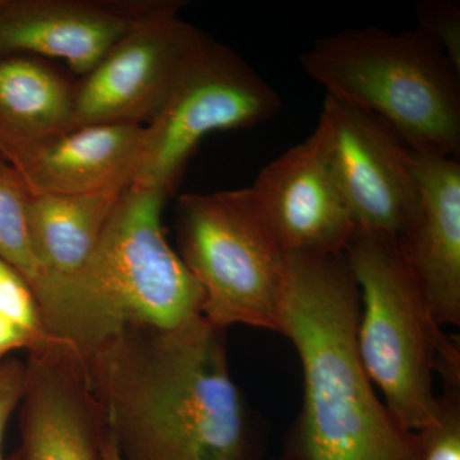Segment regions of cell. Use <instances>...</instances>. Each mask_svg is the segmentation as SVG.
I'll return each instance as SVG.
<instances>
[{
  "label": "cell",
  "mask_w": 460,
  "mask_h": 460,
  "mask_svg": "<svg viewBox=\"0 0 460 460\" xmlns=\"http://www.w3.org/2000/svg\"><path fill=\"white\" fill-rule=\"evenodd\" d=\"M226 332L202 314L126 326L81 358L119 460L260 459Z\"/></svg>",
  "instance_id": "1"
},
{
  "label": "cell",
  "mask_w": 460,
  "mask_h": 460,
  "mask_svg": "<svg viewBox=\"0 0 460 460\" xmlns=\"http://www.w3.org/2000/svg\"><path fill=\"white\" fill-rule=\"evenodd\" d=\"M361 298L344 253H287L279 332L295 345L304 402L287 456L411 460L407 431L378 398L358 348Z\"/></svg>",
  "instance_id": "2"
},
{
  "label": "cell",
  "mask_w": 460,
  "mask_h": 460,
  "mask_svg": "<svg viewBox=\"0 0 460 460\" xmlns=\"http://www.w3.org/2000/svg\"><path fill=\"white\" fill-rule=\"evenodd\" d=\"M166 199L127 187L84 268L36 292L48 337L84 358L126 326L171 329L201 314L198 281L163 230Z\"/></svg>",
  "instance_id": "3"
},
{
  "label": "cell",
  "mask_w": 460,
  "mask_h": 460,
  "mask_svg": "<svg viewBox=\"0 0 460 460\" xmlns=\"http://www.w3.org/2000/svg\"><path fill=\"white\" fill-rule=\"evenodd\" d=\"M326 95L383 118L413 153H460V69L419 29L323 36L299 56Z\"/></svg>",
  "instance_id": "4"
},
{
  "label": "cell",
  "mask_w": 460,
  "mask_h": 460,
  "mask_svg": "<svg viewBox=\"0 0 460 460\" xmlns=\"http://www.w3.org/2000/svg\"><path fill=\"white\" fill-rule=\"evenodd\" d=\"M344 255L361 298L363 365L396 422L419 431L435 411L441 359L459 345L436 323L395 237L356 230Z\"/></svg>",
  "instance_id": "5"
},
{
  "label": "cell",
  "mask_w": 460,
  "mask_h": 460,
  "mask_svg": "<svg viewBox=\"0 0 460 460\" xmlns=\"http://www.w3.org/2000/svg\"><path fill=\"white\" fill-rule=\"evenodd\" d=\"M175 220L178 255L201 289L202 316L223 329L279 332L287 253L251 187L181 196Z\"/></svg>",
  "instance_id": "6"
},
{
  "label": "cell",
  "mask_w": 460,
  "mask_h": 460,
  "mask_svg": "<svg viewBox=\"0 0 460 460\" xmlns=\"http://www.w3.org/2000/svg\"><path fill=\"white\" fill-rule=\"evenodd\" d=\"M283 107L279 93L235 51L206 36L171 95L145 126L131 186L171 195L213 132L252 128Z\"/></svg>",
  "instance_id": "7"
},
{
  "label": "cell",
  "mask_w": 460,
  "mask_h": 460,
  "mask_svg": "<svg viewBox=\"0 0 460 460\" xmlns=\"http://www.w3.org/2000/svg\"><path fill=\"white\" fill-rule=\"evenodd\" d=\"M183 2L117 42L74 89L72 127L150 122L171 95L205 33L181 17Z\"/></svg>",
  "instance_id": "8"
},
{
  "label": "cell",
  "mask_w": 460,
  "mask_h": 460,
  "mask_svg": "<svg viewBox=\"0 0 460 460\" xmlns=\"http://www.w3.org/2000/svg\"><path fill=\"white\" fill-rule=\"evenodd\" d=\"M316 128L357 230L398 237L416 202L411 148L383 118L330 95Z\"/></svg>",
  "instance_id": "9"
},
{
  "label": "cell",
  "mask_w": 460,
  "mask_h": 460,
  "mask_svg": "<svg viewBox=\"0 0 460 460\" xmlns=\"http://www.w3.org/2000/svg\"><path fill=\"white\" fill-rule=\"evenodd\" d=\"M27 353L20 444L9 459L108 460L107 420L80 356L50 337Z\"/></svg>",
  "instance_id": "10"
},
{
  "label": "cell",
  "mask_w": 460,
  "mask_h": 460,
  "mask_svg": "<svg viewBox=\"0 0 460 460\" xmlns=\"http://www.w3.org/2000/svg\"><path fill=\"white\" fill-rule=\"evenodd\" d=\"M251 190L286 253H344L356 233L317 128L263 166Z\"/></svg>",
  "instance_id": "11"
},
{
  "label": "cell",
  "mask_w": 460,
  "mask_h": 460,
  "mask_svg": "<svg viewBox=\"0 0 460 460\" xmlns=\"http://www.w3.org/2000/svg\"><path fill=\"white\" fill-rule=\"evenodd\" d=\"M145 126L105 123L25 136L0 127V159L31 195H77L129 186Z\"/></svg>",
  "instance_id": "12"
},
{
  "label": "cell",
  "mask_w": 460,
  "mask_h": 460,
  "mask_svg": "<svg viewBox=\"0 0 460 460\" xmlns=\"http://www.w3.org/2000/svg\"><path fill=\"white\" fill-rule=\"evenodd\" d=\"M169 2L3 0L0 58H57L84 75L118 41Z\"/></svg>",
  "instance_id": "13"
},
{
  "label": "cell",
  "mask_w": 460,
  "mask_h": 460,
  "mask_svg": "<svg viewBox=\"0 0 460 460\" xmlns=\"http://www.w3.org/2000/svg\"><path fill=\"white\" fill-rule=\"evenodd\" d=\"M413 153V151H411ZM416 202L396 237L440 328L460 323V163L413 153Z\"/></svg>",
  "instance_id": "14"
},
{
  "label": "cell",
  "mask_w": 460,
  "mask_h": 460,
  "mask_svg": "<svg viewBox=\"0 0 460 460\" xmlns=\"http://www.w3.org/2000/svg\"><path fill=\"white\" fill-rule=\"evenodd\" d=\"M127 187L77 195L29 193L27 226L41 271L35 295L48 281L74 277L89 261Z\"/></svg>",
  "instance_id": "15"
},
{
  "label": "cell",
  "mask_w": 460,
  "mask_h": 460,
  "mask_svg": "<svg viewBox=\"0 0 460 460\" xmlns=\"http://www.w3.org/2000/svg\"><path fill=\"white\" fill-rule=\"evenodd\" d=\"M74 89L40 58H0V127L25 136L71 128Z\"/></svg>",
  "instance_id": "16"
},
{
  "label": "cell",
  "mask_w": 460,
  "mask_h": 460,
  "mask_svg": "<svg viewBox=\"0 0 460 460\" xmlns=\"http://www.w3.org/2000/svg\"><path fill=\"white\" fill-rule=\"evenodd\" d=\"M27 196L16 172L0 159V257L25 278L35 295L41 271L27 226Z\"/></svg>",
  "instance_id": "17"
},
{
  "label": "cell",
  "mask_w": 460,
  "mask_h": 460,
  "mask_svg": "<svg viewBox=\"0 0 460 460\" xmlns=\"http://www.w3.org/2000/svg\"><path fill=\"white\" fill-rule=\"evenodd\" d=\"M432 419L413 432L411 460H460V371L441 375Z\"/></svg>",
  "instance_id": "18"
},
{
  "label": "cell",
  "mask_w": 460,
  "mask_h": 460,
  "mask_svg": "<svg viewBox=\"0 0 460 460\" xmlns=\"http://www.w3.org/2000/svg\"><path fill=\"white\" fill-rule=\"evenodd\" d=\"M0 314L29 330L38 339L47 338L40 307L25 278L0 257Z\"/></svg>",
  "instance_id": "19"
},
{
  "label": "cell",
  "mask_w": 460,
  "mask_h": 460,
  "mask_svg": "<svg viewBox=\"0 0 460 460\" xmlns=\"http://www.w3.org/2000/svg\"><path fill=\"white\" fill-rule=\"evenodd\" d=\"M420 32L444 51L460 69V3L456 0H423L416 7Z\"/></svg>",
  "instance_id": "20"
},
{
  "label": "cell",
  "mask_w": 460,
  "mask_h": 460,
  "mask_svg": "<svg viewBox=\"0 0 460 460\" xmlns=\"http://www.w3.org/2000/svg\"><path fill=\"white\" fill-rule=\"evenodd\" d=\"M25 362L9 357L0 363V460H11L4 454L5 429L17 410L25 386Z\"/></svg>",
  "instance_id": "21"
},
{
  "label": "cell",
  "mask_w": 460,
  "mask_h": 460,
  "mask_svg": "<svg viewBox=\"0 0 460 460\" xmlns=\"http://www.w3.org/2000/svg\"><path fill=\"white\" fill-rule=\"evenodd\" d=\"M41 341L29 330L0 314V363L9 358V354L20 349H31Z\"/></svg>",
  "instance_id": "22"
},
{
  "label": "cell",
  "mask_w": 460,
  "mask_h": 460,
  "mask_svg": "<svg viewBox=\"0 0 460 460\" xmlns=\"http://www.w3.org/2000/svg\"><path fill=\"white\" fill-rule=\"evenodd\" d=\"M107 458L108 460H119V458H118L117 453H115L113 444H111H111L108 445Z\"/></svg>",
  "instance_id": "23"
},
{
  "label": "cell",
  "mask_w": 460,
  "mask_h": 460,
  "mask_svg": "<svg viewBox=\"0 0 460 460\" xmlns=\"http://www.w3.org/2000/svg\"><path fill=\"white\" fill-rule=\"evenodd\" d=\"M275 460H296V459L292 458V456H281V458H279V459H275Z\"/></svg>",
  "instance_id": "24"
},
{
  "label": "cell",
  "mask_w": 460,
  "mask_h": 460,
  "mask_svg": "<svg viewBox=\"0 0 460 460\" xmlns=\"http://www.w3.org/2000/svg\"><path fill=\"white\" fill-rule=\"evenodd\" d=\"M2 4H3V0H0V5H2Z\"/></svg>",
  "instance_id": "25"
}]
</instances>
